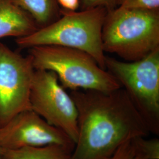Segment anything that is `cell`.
Listing matches in <instances>:
<instances>
[{
	"instance_id": "6da1fadb",
	"label": "cell",
	"mask_w": 159,
	"mask_h": 159,
	"mask_svg": "<svg viewBox=\"0 0 159 159\" xmlns=\"http://www.w3.org/2000/svg\"><path fill=\"white\" fill-rule=\"evenodd\" d=\"M78 136L71 159H106L128 140L150 134L142 116L121 87L110 92L74 90Z\"/></svg>"
},
{
	"instance_id": "7a4b0ae2",
	"label": "cell",
	"mask_w": 159,
	"mask_h": 159,
	"mask_svg": "<svg viewBox=\"0 0 159 159\" xmlns=\"http://www.w3.org/2000/svg\"><path fill=\"white\" fill-rule=\"evenodd\" d=\"M107 10L97 7L80 11L61 9L60 17L33 34L16 39L20 48L58 46L84 51L105 68L106 54L102 45V29Z\"/></svg>"
},
{
	"instance_id": "3957f363",
	"label": "cell",
	"mask_w": 159,
	"mask_h": 159,
	"mask_svg": "<svg viewBox=\"0 0 159 159\" xmlns=\"http://www.w3.org/2000/svg\"><path fill=\"white\" fill-rule=\"evenodd\" d=\"M102 39L104 52L125 61L142 59L159 48V10L117 7L107 11Z\"/></svg>"
},
{
	"instance_id": "277c9868",
	"label": "cell",
	"mask_w": 159,
	"mask_h": 159,
	"mask_svg": "<svg viewBox=\"0 0 159 159\" xmlns=\"http://www.w3.org/2000/svg\"><path fill=\"white\" fill-rule=\"evenodd\" d=\"M29 55L35 70L54 72L66 90L110 92L121 88L112 74L84 51L62 46H40L29 48Z\"/></svg>"
},
{
	"instance_id": "5b68a950",
	"label": "cell",
	"mask_w": 159,
	"mask_h": 159,
	"mask_svg": "<svg viewBox=\"0 0 159 159\" xmlns=\"http://www.w3.org/2000/svg\"><path fill=\"white\" fill-rule=\"evenodd\" d=\"M105 68L119 81L150 133L159 135V48L134 61L106 57Z\"/></svg>"
},
{
	"instance_id": "8992f818",
	"label": "cell",
	"mask_w": 159,
	"mask_h": 159,
	"mask_svg": "<svg viewBox=\"0 0 159 159\" xmlns=\"http://www.w3.org/2000/svg\"><path fill=\"white\" fill-rule=\"evenodd\" d=\"M30 102L33 111L50 125L64 131L75 143L78 136L77 110L56 73L35 70Z\"/></svg>"
},
{
	"instance_id": "52a82bcc",
	"label": "cell",
	"mask_w": 159,
	"mask_h": 159,
	"mask_svg": "<svg viewBox=\"0 0 159 159\" xmlns=\"http://www.w3.org/2000/svg\"><path fill=\"white\" fill-rule=\"evenodd\" d=\"M34 71L30 55L23 56L0 42V127L31 110L30 95Z\"/></svg>"
},
{
	"instance_id": "ba28073f",
	"label": "cell",
	"mask_w": 159,
	"mask_h": 159,
	"mask_svg": "<svg viewBox=\"0 0 159 159\" xmlns=\"http://www.w3.org/2000/svg\"><path fill=\"white\" fill-rule=\"evenodd\" d=\"M51 144L75 146L74 142L61 130L50 125L32 110L17 114L0 127V148L17 149Z\"/></svg>"
},
{
	"instance_id": "9c48e42d",
	"label": "cell",
	"mask_w": 159,
	"mask_h": 159,
	"mask_svg": "<svg viewBox=\"0 0 159 159\" xmlns=\"http://www.w3.org/2000/svg\"><path fill=\"white\" fill-rule=\"evenodd\" d=\"M39 27L31 16L11 0H0V40L23 38L33 34Z\"/></svg>"
},
{
	"instance_id": "30bf717a",
	"label": "cell",
	"mask_w": 159,
	"mask_h": 159,
	"mask_svg": "<svg viewBox=\"0 0 159 159\" xmlns=\"http://www.w3.org/2000/svg\"><path fill=\"white\" fill-rule=\"evenodd\" d=\"M73 149L58 144L17 149L1 148L0 157L1 159H71Z\"/></svg>"
},
{
	"instance_id": "8fae6325",
	"label": "cell",
	"mask_w": 159,
	"mask_h": 159,
	"mask_svg": "<svg viewBox=\"0 0 159 159\" xmlns=\"http://www.w3.org/2000/svg\"><path fill=\"white\" fill-rule=\"evenodd\" d=\"M17 6L29 13L34 18L39 29L58 20L61 8L57 0H11Z\"/></svg>"
},
{
	"instance_id": "7c38bea8",
	"label": "cell",
	"mask_w": 159,
	"mask_h": 159,
	"mask_svg": "<svg viewBox=\"0 0 159 159\" xmlns=\"http://www.w3.org/2000/svg\"><path fill=\"white\" fill-rule=\"evenodd\" d=\"M141 137L128 140L106 159H148L143 150L140 142Z\"/></svg>"
},
{
	"instance_id": "4fadbf2b",
	"label": "cell",
	"mask_w": 159,
	"mask_h": 159,
	"mask_svg": "<svg viewBox=\"0 0 159 159\" xmlns=\"http://www.w3.org/2000/svg\"><path fill=\"white\" fill-rule=\"evenodd\" d=\"M117 7L159 10V0H117Z\"/></svg>"
},
{
	"instance_id": "5bb4252c",
	"label": "cell",
	"mask_w": 159,
	"mask_h": 159,
	"mask_svg": "<svg viewBox=\"0 0 159 159\" xmlns=\"http://www.w3.org/2000/svg\"><path fill=\"white\" fill-rule=\"evenodd\" d=\"M140 142L143 150L148 159H159V139H147V137H142Z\"/></svg>"
},
{
	"instance_id": "9a60e30c",
	"label": "cell",
	"mask_w": 159,
	"mask_h": 159,
	"mask_svg": "<svg viewBox=\"0 0 159 159\" xmlns=\"http://www.w3.org/2000/svg\"><path fill=\"white\" fill-rule=\"evenodd\" d=\"M81 10L103 7L107 11L117 7V0H80Z\"/></svg>"
},
{
	"instance_id": "2e32d148",
	"label": "cell",
	"mask_w": 159,
	"mask_h": 159,
	"mask_svg": "<svg viewBox=\"0 0 159 159\" xmlns=\"http://www.w3.org/2000/svg\"><path fill=\"white\" fill-rule=\"evenodd\" d=\"M60 7L63 10L70 11H75L79 8L80 0H57Z\"/></svg>"
},
{
	"instance_id": "e0dca14e",
	"label": "cell",
	"mask_w": 159,
	"mask_h": 159,
	"mask_svg": "<svg viewBox=\"0 0 159 159\" xmlns=\"http://www.w3.org/2000/svg\"><path fill=\"white\" fill-rule=\"evenodd\" d=\"M0 151H1V148H0ZM0 159H1V157H0Z\"/></svg>"
}]
</instances>
